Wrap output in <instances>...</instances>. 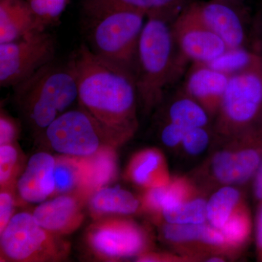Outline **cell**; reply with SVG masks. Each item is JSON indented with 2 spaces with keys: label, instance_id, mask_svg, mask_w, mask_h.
<instances>
[{
  "label": "cell",
  "instance_id": "6da1fadb",
  "mask_svg": "<svg viewBox=\"0 0 262 262\" xmlns=\"http://www.w3.org/2000/svg\"><path fill=\"white\" fill-rule=\"evenodd\" d=\"M73 58L79 104L110 133L117 146L126 142L139 125L134 73L95 54L87 44Z\"/></svg>",
  "mask_w": 262,
  "mask_h": 262
},
{
  "label": "cell",
  "instance_id": "7a4b0ae2",
  "mask_svg": "<svg viewBox=\"0 0 262 262\" xmlns=\"http://www.w3.org/2000/svg\"><path fill=\"white\" fill-rule=\"evenodd\" d=\"M189 62L176 43L171 22L146 18L134 70L138 96L146 111L160 104L165 89L178 80Z\"/></svg>",
  "mask_w": 262,
  "mask_h": 262
},
{
  "label": "cell",
  "instance_id": "3957f363",
  "mask_svg": "<svg viewBox=\"0 0 262 262\" xmlns=\"http://www.w3.org/2000/svg\"><path fill=\"white\" fill-rule=\"evenodd\" d=\"M14 89L15 102L33 130L42 134L78 101L75 61L53 60Z\"/></svg>",
  "mask_w": 262,
  "mask_h": 262
},
{
  "label": "cell",
  "instance_id": "277c9868",
  "mask_svg": "<svg viewBox=\"0 0 262 262\" xmlns=\"http://www.w3.org/2000/svg\"><path fill=\"white\" fill-rule=\"evenodd\" d=\"M84 13L88 17L90 49L98 56L134 73L145 15L119 8L84 10Z\"/></svg>",
  "mask_w": 262,
  "mask_h": 262
},
{
  "label": "cell",
  "instance_id": "5b68a950",
  "mask_svg": "<svg viewBox=\"0 0 262 262\" xmlns=\"http://www.w3.org/2000/svg\"><path fill=\"white\" fill-rule=\"evenodd\" d=\"M262 127V61L230 76L214 130L224 141Z\"/></svg>",
  "mask_w": 262,
  "mask_h": 262
},
{
  "label": "cell",
  "instance_id": "8992f818",
  "mask_svg": "<svg viewBox=\"0 0 262 262\" xmlns=\"http://www.w3.org/2000/svg\"><path fill=\"white\" fill-rule=\"evenodd\" d=\"M0 248L2 261H61L70 253L67 241L45 229L27 212L10 220L0 233Z\"/></svg>",
  "mask_w": 262,
  "mask_h": 262
},
{
  "label": "cell",
  "instance_id": "52a82bcc",
  "mask_svg": "<svg viewBox=\"0 0 262 262\" xmlns=\"http://www.w3.org/2000/svg\"><path fill=\"white\" fill-rule=\"evenodd\" d=\"M42 134L56 152L69 156L84 158L106 144L117 146L110 133L80 106L57 117Z\"/></svg>",
  "mask_w": 262,
  "mask_h": 262
},
{
  "label": "cell",
  "instance_id": "ba28073f",
  "mask_svg": "<svg viewBox=\"0 0 262 262\" xmlns=\"http://www.w3.org/2000/svg\"><path fill=\"white\" fill-rule=\"evenodd\" d=\"M86 244L96 258L118 261L151 251L147 231L134 221L125 218L96 220L85 234Z\"/></svg>",
  "mask_w": 262,
  "mask_h": 262
},
{
  "label": "cell",
  "instance_id": "9c48e42d",
  "mask_svg": "<svg viewBox=\"0 0 262 262\" xmlns=\"http://www.w3.org/2000/svg\"><path fill=\"white\" fill-rule=\"evenodd\" d=\"M225 141L208 163L212 179L224 186L253 180L262 162V127Z\"/></svg>",
  "mask_w": 262,
  "mask_h": 262
},
{
  "label": "cell",
  "instance_id": "30bf717a",
  "mask_svg": "<svg viewBox=\"0 0 262 262\" xmlns=\"http://www.w3.org/2000/svg\"><path fill=\"white\" fill-rule=\"evenodd\" d=\"M56 42L43 31L0 44V85L15 87L55 60Z\"/></svg>",
  "mask_w": 262,
  "mask_h": 262
},
{
  "label": "cell",
  "instance_id": "8fae6325",
  "mask_svg": "<svg viewBox=\"0 0 262 262\" xmlns=\"http://www.w3.org/2000/svg\"><path fill=\"white\" fill-rule=\"evenodd\" d=\"M160 236L183 256L198 259H207L213 256L227 258L237 254L229 246L220 229L208 222L198 225H174L164 222Z\"/></svg>",
  "mask_w": 262,
  "mask_h": 262
},
{
  "label": "cell",
  "instance_id": "7c38bea8",
  "mask_svg": "<svg viewBox=\"0 0 262 262\" xmlns=\"http://www.w3.org/2000/svg\"><path fill=\"white\" fill-rule=\"evenodd\" d=\"M183 12L215 33L228 48L247 47L246 12L222 2H190Z\"/></svg>",
  "mask_w": 262,
  "mask_h": 262
},
{
  "label": "cell",
  "instance_id": "4fadbf2b",
  "mask_svg": "<svg viewBox=\"0 0 262 262\" xmlns=\"http://www.w3.org/2000/svg\"><path fill=\"white\" fill-rule=\"evenodd\" d=\"M172 29L182 56L193 63H207L228 49L217 34L184 12L172 23Z\"/></svg>",
  "mask_w": 262,
  "mask_h": 262
},
{
  "label": "cell",
  "instance_id": "5bb4252c",
  "mask_svg": "<svg viewBox=\"0 0 262 262\" xmlns=\"http://www.w3.org/2000/svg\"><path fill=\"white\" fill-rule=\"evenodd\" d=\"M86 203L77 193L60 194L41 203L33 212L35 220L45 229L58 236L69 235L83 223Z\"/></svg>",
  "mask_w": 262,
  "mask_h": 262
},
{
  "label": "cell",
  "instance_id": "9a60e30c",
  "mask_svg": "<svg viewBox=\"0 0 262 262\" xmlns=\"http://www.w3.org/2000/svg\"><path fill=\"white\" fill-rule=\"evenodd\" d=\"M230 76L213 70L203 63H193L184 82V91L194 98L210 116L220 110Z\"/></svg>",
  "mask_w": 262,
  "mask_h": 262
},
{
  "label": "cell",
  "instance_id": "2e32d148",
  "mask_svg": "<svg viewBox=\"0 0 262 262\" xmlns=\"http://www.w3.org/2000/svg\"><path fill=\"white\" fill-rule=\"evenodd\" d=\"M56 158L47 152H38L31 157L17 182L22 201L37 203L46 201L55 192Z\"/></svg>",
  "mask_w": 262,
  "mask_h": 262
},
{
  "label": "cell",
  "instance_id": "e0dca14e",
  "mask_svg": "<svg viewBox=\"0 0 262 262\" xmlns=\"http://www.w3.org/2000/svg\"><path fill=\"white\" fill-rule=\"evenodd\" d=\"M106 144L90 156L82 158V174L77 193L89 202L94 193L107 187L117 179L118 163L115 148Z\"/></svg>",
  "mask_w": 262,
  "mask_h": 262
},
{
  "label": "cell",
  "instance_id": "ac0fdd59",
  "mask_svg": "<svg viewBox=\"0 0 262 262\" xmlns=\"http://www.w3.org/2000/svg\"><path fill=\"white\" fill-rule=\"evenodd\" d=\"M125 178L144 189L166 185L171 180L166 158L158 148L139 150L131 157Z\"/></svg>",
  "mask_w": 262,
  "mask_h": 262
},
{
  "label": "cell",
  "instance_id": "d6986e66",
  "mask_svg": "<svg viewBox=\"0 0 262 262\" xmlns=\"http://www.w3.org/2000/svg\"><path fill=\"white\" fill-rule=\"evenodd\" d=\"M189 0H84V10L119 8L133 10L148 18L165 19L173 23Z\"/></svg>",
  "mask_w": 262,
  "mask_h": 262
},
{
  "label": "cell",
  "instance_id": "ffe728a7",
  "mask_svg": "<svg viewBox=\"0 0 262 262\" xmlns=\"http://www.w3.org/2000/svg\"><path fill=\"white\" fill-rule=\"evenodd\" d=\"M43 32L38 29L27 0H0V44Z\"/></svg>",
  "mask_w": 262,
  "mask_h": 262
},
{
  "label": "cell",
  "instance_id": "44dd1931",
  "mask_svg": "<svg viewBox=\"0 0 262 262\" xmlns=\"http://www.w3.org/2000/svg\"><path fill=\"white\" fill-rule=\"evenodd\" d=\"M88 203L95 220L110 215L134 214L141 209L140 198L120 187H103L94 193Z\"/></svg>",
  "mask_w": 262,
  "mask_h": 262
},
{
  "label": "cell",
  "instance_id": "7402d4cb",
  "mask_svg": "<svg viewBox=\"0 0 262 262\" xmlns=\"http://www.w3.org/2000/svg\"><path fill=\"white\" fill-rule=\"evenodd\" d=\"M210 117L208 112L183 90L169 104L166 122L189 128L207 127Z\"/></svg>",
  "mask_w": 262,
  "mask_h": 262
},
{
  "label": "cell",
  "instance_id": "603a6c76",
  "mask_svg": "<svg viewBox=\"0 0 262 262\" xmlns=\"http://www.w3.org/2000/svg\"><path fill=\"white\" fill-rule=\"evenodd\" d=\"M245 201L242 192L237 188L223 186L215 191L207 202V222L220 229Z\"/></svg>",
  "mask_w": 262,
  "mask_h": 262
},
{
  "label": "cell",
  "instance_id": "cb8c5ba5",
  "mask_svg": "<svg viewBox=\"0 0 262 262\" xmlns=\"http://www.w3.org/2000/svg\"><path fill=\"white\" fill-rule=\"evenodd\" d=\"M207 202L202 191L178 204L165 208L161 220L174 225H198L207 222Z\"/></svg>",
  "mask_w": 262,
  "mask_h": 262
},
{
  "label": "cell",
  "instance_id": "d4e9b609",
  "mask_svg": "<svg viewBox=\"0 0 262 262\" xmlns=\"http://www.w3.org/2000/svg\"><path fill=\"white\" fill-rule=\"evenodd\" d=\"M261 61V50L241 47L228 48L215 59L203 63L213 70L232 76L252 68Z\"/></svg>",
  "mask_w": 262,
  "mask_h": 262
},
{
  "label": "cell",
  "instance_id": "484cf974",
  "mask_svg": "<svg viewBox=\"0 0 262 262\" xmlns=\"http://www.w3.org/2000/svg\"><path fill=\"white\" fill-rule=\"evenodd\" d=\"M252 229L251 211L245 201L236 208L220 230L229 246L236 253H239L249 242Z\"/></svg>",
  "mask_w": 262,
  "mask_h": 262
},
{
  "label": "cell",
  "instance_id": "4316f807",
  "mask_svg": "<svg viewBox=\"0 0 262 262\" xmlns=\"http://www.w3.org/2000/svg\"><path fill=\"white\" fill-rule=\"evenodd\" d=\"M55 158V192L53 195L77 192L82 179V158L63 155H58Z\"/></svg>",
  "mask_w": 262,
  "mask_h": 262
},
{
  "label": "cell",
  "instance_id": "83f0119b",
  "mask_svg": "<svg viewBox=\"0 0 262 262\" xmlns=\"http://www.w3.org/2000/svg\"><path fill=\"white\" fill-rule=\"evenodd\" d=\"M32 10L38 29L46 31L56 24L64 11L68 0H27Z\"/></svg>",
  "mask_w": 262,
  "mask_h": 262
},
{
  "label": "cell",
  "instance_id": "f1b7e54d",
  "mask_svg": "<svg viewBox=\"0 0 262 262\" xmlns=\"http://www.w3.org/2000/svg\"><path fill=\"white\" fill-rule=\"evenodd\" d=\"M20 167V154L15 144L0 146V185L14 187Z\"/></svg>",
  "mask_w": 262,
  "mask_h": 262
},
{
  "label": "cell",
  "instance_id": "f546056e",
  "mask_svg": "<svg viewBox=\"0 0 262 262\" xmlns=\"http://www.w3.org/2000/svg\"><path fill=\"white\" fill-rule=\"evenodd\" d=\"M209 143L210 134L207 127H192L187 129L181 146L187 154L196 156L202 154Z\"/></svg>",
  "mask_w": 262,
  "mask_h": 262
},
{
  "label": "cell",
  "instance_id": "4dcf8cb0",
  "mask_svg": "<svg viewBox=\"0 0 262 262\" xmlns=\"http://www.w3.org/2000/svg\"><path fill=\"white\" fill-rule=\"evenodd\" d=\"M13 187L1 188L0 192V233L14 215L15 201Z\"/></svg>",
  "mask_w": 262,
  "mask_h": 262
},
{
  "label": "cell",
  "instance_id": "1f68e13d",
  "mask_svg": "<svg viewBox=\"0 0 262 262\" xmlns=\"http://www.w3.org/2000/svg\"><path fill=\"white\" fill-rule=\"evenodd\" d=\"M18 124L15 119L1 110L0 115V146L15 144L19 134Z\"/></svg>",
  "mask_w": 262,
  "mask_h": 262
},
{
  "label": "cell",
  "instance_id": "d6a6232c",
  "mask_svg": "<svg viewBox=\"0 0 262 262\" xmlns=\"http://www.w3.org/2000/svg\"><path fill=\"white\" fill-rule=\"evenodd\" d=\"M172 122H166L161 130V140L165 146L170 148L178 147L182 145L183 139L187 129Z\"/></svg>",
  "mask_w": 262,
  "mask_h": 262
},
{
  "label": "cell",
  "instance_id": "836d02e7",
  "mask_svg": "<svg viewBox=\"0 0 262 262\" xmlns=\"http://www.w3.org/2000/svg\"><path fill=\"white\" fill-rule=\"evenodd\" d=\"M136 261L142 262H182L192 261L191 258L182 254L168 253H157L151 251H146L136 257Z\"/></svg>",
  "mask_w": 262,
  "mask_h": 262
},
{
  "label": "cell",
  "instance_id": "e575fe53",
  "mask_svg": "<svg viewBox=\"0 0 262 262\" xmlns=\"http://www.w3.org/2000/svg\"><path fill=\"white\" fill-rule=\"evenodd\" d=\"M255 243L257 261L262 262V201L258 203L255 220Z\"/></svg>",
  "mask_w": 262,
  "mask_h": 262
},
{
  "label": "cell",
  "instance_id": "d590c367",
  "mask_svg": "<svg viewBox=\"0 0 262 262\" xmlns=\"http://www.w3.org/2000/svg\"><path fill=\"white\" fill-rule=\"evenodd\" d=\"M253 196L257 203L262 201V162L253 180Z\"/></svg>",
  "mask_w": 262,
  "mask_h": 262
},
{
  "label": "cell",
  "instance_id": "8d00e7d4",
  "mask_svg": "<svg viewBox=\"0 0 262 262\" xmlns=\"http://www.w3.org/2000/svg\"><path fill=\"white\" fill-rule=\"evenodd\" d=\"M215 1H220L222 2V3H227V4L235 7L237 9L246 12L244 5V0H215Z\"/></svg>",
  "mask_w": 262,
  "mask_h": 262
}]
</instances>
